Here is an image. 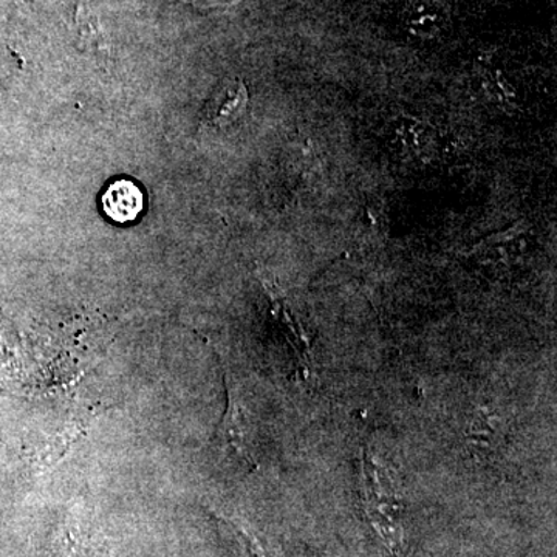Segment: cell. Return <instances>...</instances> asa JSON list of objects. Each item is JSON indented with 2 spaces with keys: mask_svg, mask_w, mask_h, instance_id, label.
Instances as JSON below:
<instances>
[{
  "mask_svg": "<svg viewBox=\"0 0 557 557\" xmlns=\"http://www.w3.org/2000/svg\"><path fill=\"white\" fill-rule=\"evenodd\" d=\"M403 24L420 39L438 38L448 25V13L434 0H416L403 11Z\"/></svg>",
  "mask_w": 557,
  "mask_h": 557,
  "instance_id": "obj_6",
  "label": "cell"
},
{
  "mask_svg": "<svg viewBox=\"0 0 557 557\" xmlns=\"http://www.w3.org/2000/svg\"><path fill=\"white\" fill-rule=\"evenodd\" d=\"M102 211L116 223H129L141 214L145 196L134 182L127 178L110 183L102 194Z\"/></svg>",
  "mask_w": 557,
  "mask_h": 557,
  "instance_id": "obj_5",
  "label": "cell"
},
{
  "mask_svg": "<svg viewBox=\"0 0 557 557\" xmlns=\"http://www.w3.org/2000/svg\"><path fill=\"white\" fill-rule=\"evenodd\" d=\"M190 5L199 7V9H212V7H228L239 2V0H183Z\"/></svg>",
  "mask_w": 557,
  "mask_h": 557,
  "instance_id": "obj_9",
  "label": "cell"
},
{
  "mask_svg": "<svg viewBox=\"0 0 557 557\" xmlns=\"http://www.w3.org/2000/svg\"><path fill=\"white\" fill-rule=\"evenodd\" d=\"M528 248L527 228L516 225L504 233L493 234L472 249L480 262L493 265H511L525 256Z\"/></svg>",
  "mask_w": 557,
  "mask_h": 557,
  "instance_id": "obj_4",
  "label": "cell"
},
{
  "mask_svg": "<svg viewBox=\"0 0 557 557\" xmlns=\"http://www.w3.org/2000/svg\"><path fill=\"white\" fill-rule=\"evenodd\" d=\"M362 490L370 522L392 552H401L405 530L399 516L403 505L395 494L387 472L369 453H364L362 461Z\"/></svg>",
  "mask_w": 557,
  "mask_h": 557,
  "instance_id": "obj_1",
  "label": "cell"
},
{
  "mask_svg": "<svg viewBox=\"0 0 557 557\" xmlns=\"http://www.w3.org/2000/svg\"><path fill=\"white\" fill-rule=\"evenodd\" d=\"M263 285L269 289L271 306H273L274 314H276L278 322L284 325L285 333L293 348H295L296 357L304 366L309 364L310 348L309 341L306 338V333L302 332L298 322L293 319L292 313L287 309L284 296L281 295L276 285L271 284L267 278H262Z\"/></svg>",
  "mask_w": 557,
  "mask_h": 557,
  "instance_id": "obj_7",
  "label": "cell"
},
{
  "mask_svg": "<svg viewBox=\"0 0 557 557\" xmlns=\"http://www.w3.org/2000/svg\"><path fill=\"white\" fill-rule=\"evenodd\" d=\"M395 141L403 152L416 160L428 161L437 156L438 131L428 121L413 116H399L394 123Z\"/></svg>",
  "mask_w": 557,
  "mask_h": 557,
  "instance_id": "obj_3",
  "label": "cell"
},
{
  "mask_svg": "<svg viewBox=\"0 0 557 557\" xmlns=\"http://www.w3.org/2000/svg\"><path fill=\"white\" fill-rule=\"evenodd\" d=\"M248 106V90L242 81L222 84L203 109V123L212 129L230 126L244 115Z\"/></svg>",
  "mask_w": 557,
  "mask_h": 557,
  "instance_id": "obj_2",
  "label": "cell"
},
{
  "mask_svg": "<svg viewBox=\"0 0 557 557\" xmlns=\"http://www.w3.org/2000/svg\"><path fill=\"white\" fill-rule=\"evenodd\" d=\"M219 438L222 440L226 448L234 450L237 456L244 460L251 461L248 453L247 429H245L244 412L239 403L234 399L233 392L228 387V408H226L225 417L220 424Z\"/></svg>",
  "mask_w": 557,
  "mask_h": 557,
  "instance_id": "obj_8",
  "label": "cell"
}]
</instances>
